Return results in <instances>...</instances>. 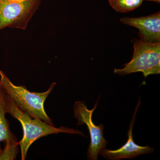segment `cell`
I'll list each match as a JSON object with an SVG mask.
<instances>
[{"mask_svg": "<svg viewBox=\"0 0 160 160\" xmlns=\"http://www.w3.org/2000/svg\"><path fill=\"white\" fill-rule=\"evenodd\" d=\"M4 103L6 113H9L12 117L18 120L23 128V137L19 142L21 146L22 160L26 159L29 147L40 138L61 132L86 137L83 132L77 129L64 126L56 128L42 120L32 117L28 112L21 110L12 99L6 93L4 96Z\"/></svg>", "mask_w": 160, "mask_h": 160, "instance_id": "cell-1", "label": "cell"}, {"mask_svg": "<svg viewBox=\"0 0 160 160\" xmlns=\"http://www.w3.org/2000/svg\"><path fill=\"white\" fill-rule=\"evenodd\" d=\"M56 85V82L52 83L49 89L45 92H31L25 86H15L0 70V85L5 93L12 99L21 110L28 112L32 117L53 126L54 124L45 111L44 103Z\"/></svg>", "mask_w": 160, "mask_h": 160, "instance_id": "cell-2", "label": "cell"}, {"mask_svg": "<svg viewBox=\"0 0 160 160\" xmlns=\"http://www.w3.org/2000/svg\"><path fill=\"white\" fill-rule=\"evenodd\" d=\"M134 52L129 62L122 69H114L115 74L120 76L141 72L145 78L160 73V42H149L133 39Z\"/></svg>", "mask_w": 160, "mask_h": 160, "instance_id": "cell-3", "label": "cell"}, {"mask_svg": "<svg viewBox=\"0 0 160 160\" xmlns=\"http://www.w3.org/2000/svg\"><path fill=\"white\" fill-rule=\"evenodd\" d=\"M42 0H0V31L6 27L25 30Z\"/></svg>", "mask_w": 160, "mask_h": 160, "instance_id": "cell-4", "label": "cell"}, {"mask_svg": "<svg viewBox=\"0 0 160 160\" xmlns=\"http://www.w3.org/2000/svg\"><path fill=\"white\" fill-rule=\"evenodd\" d=\"M99 98L100 96L92 109H88L86 103L82 101L75 102L73 106L74 117L78 120L77 124L78 126L86 125L89 129L90 143L87 151L88 160H98L100 151L106 148L108 143L103 136L104 125L101 124L96 126L92 120V113L97 107Z\"/></svg>", "mask_w": 160, "mask_h": 160, "instance_id": "cell-5", "label": "cell"}, {"mask_svg": "<svg viewBox=\"0 0 160 160\" xmlns=\"http://www.w3.org/2000/svg\"><path fill=\"white\" fill-rule=\"evenodd\" d=\"M140 98H139L138 102L135 109L134 113L130 122L129 130L127 132L128 139L127 142L120 149L117 150H111L106 148L102 149L100 154L103 158L109 160H119L122 158L132 159L138 157L141 155L152 153L154 149L149 147L148 145L145 146H139L135 143L132 135V129L135 121L136 115L138 109L139 107L141 102Z\"/></svg>", "mask_w": 160, "mask_h": 160, "instance_id": "cell-6", "label": "cell"}, {"mask_svg": "<svg viewBox=\"0 0 160 160\" xmlns=\"http://www.w3.org/2000/svg\"><path fill=\"white\" fill-rule=\"evenodd\" d=\"M120 22L136 27L140 39L149 42H160V12L139 18H122Z\"/></svg>", "mask_w": 160, "mask_h": 160, "instance_id": "cell-7", "label": "cell"}, {"mask_svg": "<svg viewBox=\"0 0 160 160\" xmlns=\"http://www.w3.org/2000/svg\"><path fill=\"white\" fill-rule=\"evenodd\" d=\"M5 92L0 85V143L5 142L15 136L9 128L8 120L5 117L6 113L4 103V96ZM2 151L0 146V153Z\"/></svg>", "mask_w": 160, "mask_h": 160, "instance_id": "cell-8", "label": "cell"}, {"mask_svg": "<svg viewBox=\"0 0 160 160\" xmlns=\"http://www.w3.org/2000/svg\"><path fill=\"white\" fill-rule=\"evenodd\" d=\"M144 0H109L111 7L116 11L125 13L137 9Z\"/></svg>", "mask_w": 160, "mask_h": 160, "instance_id": "cell-9", "label": "cell"}, {"mask_svg": "<svg viewBox=\"0 0 160 160\" xmlns=\"http://www.w3.org/2000/svg\"><path fill=\"white\" fill-rule=\"evenodd\" d=\"M5 143L4 149L0 153V160H14L17 157L19 143L18 142L15 136L6 141Z\"/></svg>", "mask_w": 160, "mask_h": 160, "instance_id": "cell-10", "label": "cell"}, {"mask_svg": "<svg viewBox=\"0 0 160 160\" xmlns=\"http://www.w3.org/2000/svg\"><path fill=\"white\" fill-rule=\"evenodd\" d=\"M145 1H150V2H155L158 3H160V0H145Z\"/></svg>", "mask_w": 160, "mask_h": 160, "instance_id": "cell-11", "label": "cell"}]
</instances>
